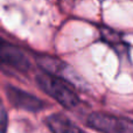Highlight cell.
Instances as JSON below:
<instances>
[{"label": "cell", "mask_w": 133, "mask_h": 133, "mask_svg": "<svg viewBox=\"0 0 133 133\" xmlns=\"http://www.w3.org/2000/svg\"><path fill=\"white\" fill-rule=\"evenodd\" d=\"M36 83L41 90L66 109H72L79 103V98L69 87V83L61 78L42 72L36 76Z\"/></svg>", "instance_id": "obj_1"}, {"label": "cell", "mask_w": 133, "mask_h": 133, "mask_svg": "<svg viewBox=\"0 0 133 133\" xmlns=\"http://www.w3.org/2000/svg\"><path fill=\"white\" fill-rule=\"evenodd\" d=\"M88 125L102 133H133V120L110 113H91L88 117Z\"/></svg>", "instance_id": "obj_2"}, {"label": "cell", "mask_w": 133, "mask_h": 133, "mask_svg": "<svg viewBox=\"0 0 133 133\" xmlns=\"http://www.w3.org/2000/svg\"><path fill=\"white\" fill-rule=\"evenodd\" d=\"M0 65L25 74L30 69V61L20 47L0 37Z\"/></svg>", "instance_id": "obj_3"}, {"label": "cell", "mask_w": 133, "mask_h": 133, "mask_svg": "<svg viewBox=\"0 0 133 133\" xmlns=\"http://www.w3.org/2000/svg\"><path fill=\"white\" fill-rule=\"evenodd\" d=\"M5 91L9 103L16 109L28 112H37L44 108V103L41 99L25 90H21L13 85H6Z\"/></svg>", "instance_id": "obj_4"}, {"label": "cell", "mask_w": 133, "mask_h": 133, "mask_svg": "<svg viewBox=\"0 0 133 133\" xmlns=\"http://www.w3.org/2000/svg\"><path fill=\"white\" fill-rule=\"evenodd\" d=\"M36 62L43 72L61 78L69 84H76V82L79 79L76 77L75 74H71V68H69L66 63L56 57L49 55H39L36 56Z\"/></svg>", "instance_id": "obj_5"}, {"label": "cell", "mask_w": 133, "mask_h": 133, "mask_svg": "<svg viewBox=\"0 0 133 133\" xmlns=\"http://www.w3.org/2000/svg\"><path fill=\"white\" fill-rule=\"evenodd\" d=\"M46 123L53 133H83L69 118L60 113L49 116Z\"/></svg>", "instance_id": "obj_6"}, {"label": "cell", "mask_w": 133, "mask_h": 133, "mask_svg": "<svg viewBox=\"0 0 133 133\" xmlns=\"http://www.w3.org/2000/svg\"><path fill=\"white\" fill-rule=\"evenodd\" d=\"M101 37L105 43H108L111 48L115 49L118 54H126L127 43L115 30L110 29V28H108V27L101 28Z\"/></svg>", "instance_id": "obj_7"}, {"label": "cell", "mask_w": 133, "mask_h": 133, "mask_svg": "<svg viewBox=\"0 0 133 133\" xmlns=\"http://www.w3.org/2000/svg\"><path fill=\"white\" fill-rule=\"evenodd\" d=\"M7 125H8V117L2 102L0 101V133H6Z\"/></svg>", "instance_id": "obj_8"}]
</instances>
